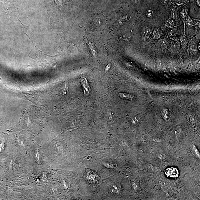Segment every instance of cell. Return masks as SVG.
Returning a JSON list of instances; mask_svg holds the SVG:
<instances>
[{
	"instance_id": "6da1fadb",
	"label": "cell",
	"mask_w": 200,
	"mask_h": 200,
	"mask_svg": "<svg viewBox=\"0 0 200 200\" xmlns=\"http://www.w3.org/2000/svg\"><path fill=\"white\" fill-rule=\"evenodd\" d=\"M29 55L31 58L36 60L37 62L42 67L47 68L53 65L54 56L43 53L35 45L30 51Z\"/></svg>"
},
{
	"instance_id": "7a4b0ae2",
	"label": "cell",
	"mask_w": 200,
	"mask_h": 200,
	"mask_svg": "<svg viewBox=\"0 0 200 200\" xmlns=\"http://www.w3.org/2000/svg\"><path fill=\"white\" fill-rule=\"evenodd\" d=\"M166 175L171 178H176L178 177L179 172L178 170L175 168H169L166 169L165 171Z\"/></svg>"
},
{
	"instance_id": "3957f363",
	"label": "cell",
	"mask_w": 200,
	"mask_h": 200,
	"mask_svg": "<svg viewBox=\"0 0 200 200\" xmlns=\"http://www.w3.org/2000/svg\"><path fill=\"white\" fill-rule=\"evenodd\" d=\"M81 83L83 88L84 94L85 95H88L90 92V88L88 85V81L86 78L83 77V78L81 79Z\"/></svg>"
},
{
	"instance_id": "277c9868",
	"label": "cell",
	"mask_w": 200,
	"mask_h": 200,
	"mask_svg": "<svg viewBox=\"0 0 200 200\" xmlns=\"http://www.w3.org/2000/svg\"><path fill=\"white\" fill-rule=\"evenodd\" d=\"M119 95L121 98L123 99L129 100L131 101H135L136 98L132 95L125 93H119Z\"/></svg>"
},
{
	"instance_id": "5b68a950",
	"label": "cell",
	"mask_w": 200,
	"mask_h": 200,
	"mask_svg": "<svg viewBox=\"0 0 200 200\" xmlns=\"http://www.w3.org/2000/svg\"><path fill=\"white\" fill-rule=\"evenodd\" d=\"M162 116L163 118L166 121L169 120L170 118L171 114L169 110L168 109H163Z\"/></svg>"
},
{
	"instance_id": "8992f818",
	"label": "cell",
	"mask_w": 200,
	"mask_h": 200,
	"mask_svg": "<svg viewBox=\"0 0 200 200\" xmlns=\"http://www.w3.org/2000/svg\"><path fill=\"white\" fill-rule=\"evenodd\" d=\"M142 34L144 38H148L151 34V30L148 27H144L142 31Z\"/></svg>"
},
{
	"instance_id": "52a82bcc",
	"label": "cell",
	"mask_w": 200,
	"mask_h": 200,
	"mask_svg": "<svg viewBox=\"0 0 200 200\" xmlns=\"http://www.w3.org/2000/svg\"><path fill=\"white\" fill-rule=\"evenodd\" d=\"M146 14H147V16L148 17V18H151L153 16V12L152 10H148V11H147V13H146Z\"/></svg>"
},
{
	"instance_id": "ba28073f",
	"label": "cell",
	"mask_w": 200,
	"mask_h": 200,
	"mask_svg": "<svg viewBox=\"0 0 200 200\" xmlns=\"http://www.w3.org/2000/svg\"><path fill=\"white\" fill-rule=\"evenodd\" d=\"M139 119H138L137 117H135L132 119V124L133 125H137L139 123Z\"/></svg>"
},
{
	"instance_id": "9c48e42d",
	"label": "cell",
	"mask_w": 200,
	"mask_h": 200,
	"mask_svg": "<svg viewBox=\"0 0 200 200\" xmlns=\"http://www.w3.org/2000/svg\"><path fill=\"white\" fill-rule=\"evenodd\" d=\"M154 38L155 39H159L160 37V34L158 32L156 31H154L153 32V33Z\"/></svg>"
},
{
	"instance_id": "30bf717a",
	"label": "cell",
	"mask_w": 200,
	"mask_h": 200,
	"mask_svg": "<svg viewBox=\"0 0 200 200\" xmlns=\"http://www.w3.org/2000/svg\"><path fill=\"white\" fill-rule=\"evenodd\" d=\"M181 42L182 44L183 45H185L187 43V39L185 37H183L182 38H181Z\"/></svg>"
},
{
	"instance_id": "8fae6325",
	"label": "cell",
	"mask_w": 200,
	"mask_h": 200,
	"mask_svg": "<svg viewBox=\"0 0 200 200\" xmlns=\"http://www.w3.org/2000/svg\"><path fill=\"white\" fill-rule=\"evenodd\" d=\"M174 24V22L173 21H169V22H168L167 25H168V27H172L173 26Z\"/></svg>"
},
{
	"instance_id": "7c38bea8",
	"label": "cell",
	"mask_w": 200,
	"mask_h": 200,
	"mask_svg": "<svg viewBox=\"0 0 200 200\" xmlns=\"http://www.w3.org/2000/svg\"><path fill=\"white\" fill-rule=\"evenodd\" d=\"M187 14V10H184L181 13V16L183 17V18H185Z\"/></svg>"
},
{
	"instance_id": "4fadbf2b",
	"label": "cell",
	"mask_w": 200,
	"mask_h": 200,
	"mask_svg": "<svg viewBox=\"0 0 200 200\" xmlns=\"http://www.w3.org/2000/svg\"><path fill=\"white\" fill-rule=\"evenodd\" d=\"M172 17L173 18H175L176 17V14L175 12V11H172Z\"/></svg>"
},
{
	"instance_id": "5bb4252c",
	"label": "cell",
	"mask_w": 200,
	"mask_h": 200,
	"mask_svg": "<svg viewBox=\"0 0 200 200\" xmlns=\"http://www.w3.org/2000/svg\"><path fill=\"white\" fill-rule=\"evenodd\" d=\"M188 25H189V26H191L192 25V21L190 19V18H189V17H188Z\"/></svg>"
},
{
	"instance_id": "9a60e30c",
	"label": "cell",
	"mask_w": 200,
	"mask_h": 200,
	"mask_svg": "<svg viewBox=\"0 0 200 200\" xmlns=\"http://www.w3.org/2000/svg\"><path fill=\"white\" fill-rule=\"evenodd\" d=\"M194 151H195L196 154H197V155H198V156L199 158L200 155H199V152H198V150L197 149V148H195V149H194Z\"/></svg>"
},
{
	"instance_id": "2e32d148",
	"label": "cell",
	"mask_w": 200,
	"mask_h": 200,
	"mask_svg": "<svg viewBox=\"0 0 200 200\" xmlns=\"http://www.w3.org/2000/svg\"><path fill=\"white\" fill-rule=\"evenodd\" d=\"M190 48L191 49L193 50V51H196V50H197V47L195 45H192L191 46Z\"/></svg>"
},
{
	"instance_id": "e0dca14e",
	"label": "cell",
	"mask_w": 200,
	"mask_h": 200,
	"mask_svg": "<svg viewBox=\"0 0 200 200\" xmlns=\"http://www.w3.org/2000/svg\"><path fill=\"white\" fill-rule=\"evenodd\" d=\"M163 43L164 45H167V44H168L167 41L165 40H163Z\"/></svg>"
},
{
	"instance_id": "ac0fdd59",
	"label": "cell",
	"mask_w": 200,
	"mask_h": 200,
	"mask_svg": "<svg viewBox=\"0 0 200 200\" xmlns=\"http://www.w3.org/2000/svg\"><path fill=\"white\" fill-rule=\"evenodd\" d=\"M197 3H198V5L199 4V6L200 5V1L199 0H198L197 1Z\"/></svg>"
}]
</instances>
